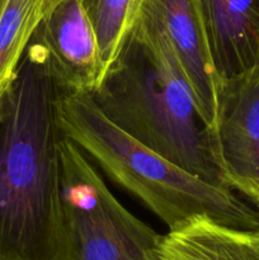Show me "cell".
Masks as SVG:
<instances>
[{
    "label": "cell",
    "mask_w": 259,
    "mask_h": 260,
    "mask_svg": "<svg viewBox=\"0 0 259 260\" xmlns=\"http://www.w3.org/2000/svg\"><path fill=\"white\" fill-rule=\"evenodd\" d=\"M62 93L33 35L0 99V260H76L62 196Z\"/></svg>",
    "instance_id": "obj_1"
},
{
    "label": "cell",
    "mask_w": 259,
    "mask_h": 260,
    "mask_svg": "<svg viewBox=\"0 0 259 260\" xmlns=\"http://www.w3.org/2000/svg\"><path fill=\"white\" fill-rule=\"evenodd\" d=\"M91 96L107 118L145 146L207 182L229 187L212 132L196 107L167 33L151 15L140 10Z\"/></svg>",
    "instance_id": "obj_2"
},
{
    "label": "cell",
    "mask_w": 259,
    "mask_h": 260,
    "mask_svg": "<svg viewBox=\"0 0 259 260\" xmlns=\"http://www.w3.org/2000/svg\"><path fill=\"white\" fill-rule=\"evenodd\" d=\"M61 128L112 182L134 196L169 230L196 216L228 228L259 230V208L236 190L187 172L119 128L90 93H62Z\"/></svg>",
    "instance_id": "obj_3"
},
{
    "label": "cell",
    "mask_w": 259,
    "mask_h": 260,
    "mask_svg": "<svg viewBox=\"0 0 259 260\" xmlns=\"http://www.w3.org/2000/svg\"><path fill=\"white\" fill-rule=\"evenodd\" d=\"M61 156L76 260H154L161 235L114 197L93 162L66 136Z\"/></svg>",
    "instance_id": "obj_4"
},
{
    "label": "cell",
    "mask_w": 259,
    "mask_h": 260,
    "mask_svg": "<svg viewBox=\"0 0 259 260\" xmlns=\"http://www.w3.org/2000/svg\"><path fill=\"white\" fill-rule=\"evenodd\" d=\"M212 137L228 185L259 208V66L220 83Z\"/></svg>",
    "instance_id": "obj_5"
},
{
    "label": "cell",
    "mask_w": 259,
    "mask_h": 260,
    "mask_svg": "<svg viewBox=\"0 0 259 260\" xmlns=\"http://www.w3.org/2000/svg\"><path fill=\"white\" fill-rule=\"evenodd\" d=\"M36 40L65 93H93L103 80V65L93 24L80 0H60L38 24Z\"/></svg>",
    "instance_id": "obj_6"
},
{
    "label": "cell",
    "mask_w": 259,
    "mask_h": 260,
    "mask_svg": "<svg viewBox=\"0 0 259 260\" xmlns=\"http://www.w3.org/2000/svg\"><path fill=\"white\" fill-rule=\"evenodd\" d=\"M140 10L151 15L167 33L192 90L196 107L212 132L220 79L206 42L195 0H144Z\"/></svg>",
    "instance_id": "obj_7"
},
{
    "label": "cell",
    "mask_w": 259,
    "mask_h": 260,
    "mask_svg": "<svg viewBox=\"0 0 259 260\" xmlns=\"http://www.w3.org/2000/svg\"><path fill=\"white\" fill-rule=\"evenodd\" d=\"M220 83L259 66V0H195Z\"/></svg>",
    "instance_id": "obj_8"
},
{
    "label": "cell",
    "mask_w": 259,
    "mask_h": 260,
    "mask_svg": "<svg viewBox=\"0 0 259 260\" xmlns=\"http://www.w3.org/2000/svg\"><path fill=\"white\" fill-rule=\"evenodd\" d=\"M154 260H259V230H236L196 216L161 235Z\"/></svg>",
    "instance_id": "obj_9"
},
{
    "label": "cell",
    "mask_w": 259,
    "mask_h": 260,
    "mask_svg": "<svg viewBox=\"0 0 259 260\" xmlns=\"http://www.w3.org/2000/svg\"><path fill=\"white\" fill-rule=\"evenodd\" d=\"M45 15V0H8L0 15V99Z\"/></svg>",
    "instance_id": "obj_10"
},
{
    "label": "cell",
    "mask_w": 259,
    "mask_h": 260,
    "mask_svg": "<svg viewBox=\"0 0 259 260\" xmlns=\"http://www.w3.org/2000/svg\"><path fill=\"white\" fill-rule=\"evenodd\" d=\"M95 30L106 75L135 25L144 0H80ZM104 78V76H103Z\"/></svg>",
    "instance_id": "obj_11"
},
{
    "label": "cell",
    "mask_w": 259,
    "mask_h": 260,
    "mask_svg": "<svg viewBox=\"0 0 259 260\" xmlns=\"http://www.w3.org/2000/svg\"><path fill=\"white\" fill-rule=\"evenodd\" d=\"M58 2H60V0H45V14L53 7V5L57 4Z\"/></svg>",
    "instance_id": "obj_12"
},
{
    "label": "cell",
    "mask_w": 259,
    "mask_h": 260,
    "mask_svg": "<svg viewBox=\"0 0 259 260\" xmlns=\"http://www.w3.org/2000/svg\"><path fill=\"white\" fill-rule=\"evenodd\" d=\"M7 2L8 0H0V15H2L3 10H4V7H5V4H7Z\"/></svg>",
    "instance_id": "obj_13"
}]
</instances>
